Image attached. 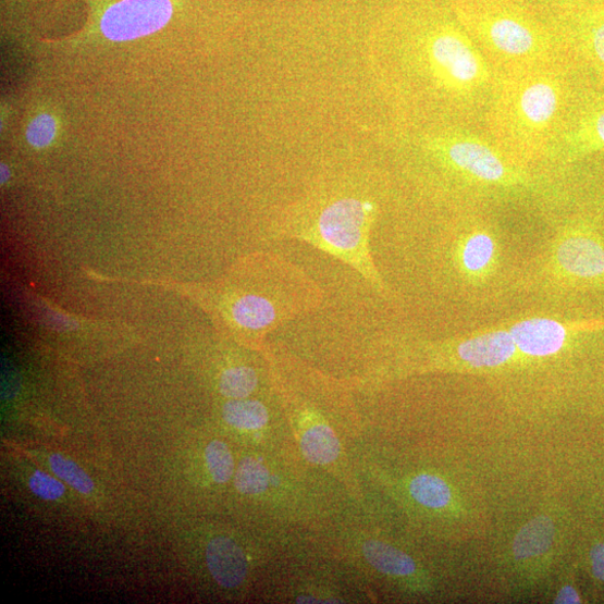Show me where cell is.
<instances>
[{
  "label": "cell",
  "mask_w": 604,
  "mask_h": 604,
  "mask_svg": "<svg viewBox=\"0 0 604 604\" xmlns=\"http://www.w3.org/2000/svg\"><path fill=\"white\" fill-rule=\"evenodd\" d=\"M57 135V123L50 114H39L29 124L26 133L28 143L36 148L48 147Z\"/></svg>",
  "instance_id": "21"
},
{
  "label": "cell",
  "mask_w": 604,
  "mask_h": 604,
  "mask_svg": "<svg viewBox=\"0 0 604 604\" xmlns=\"http://www.w3.org/2000/svg\"><path fill=\"white\" fill-rule=\"evenodd\" d=\"M555 528L551 518L539 516L522 527L514 540L516 559H528L545 553L554 541Z\"/></svg>",
  "instance_id": "14"
},
{
  "label": "cell",
  "mask_w": 604,
  "mask_h": 604,
  "mask_svg": "<svg viewBox=\"0 0 604 604\" xmlns=\"http://www.w3.org/2000/svg\"><path fill=\"white\" fill-rule=\"evenodd\" d=\"M207 562L214 580L225 589H234L248 577V559L238 544L220 537L213 539L207 548Z\"/></svg>",
  "instance_id": "10"
},
{
  "label": "cell",
  "mask_w": 604,
  "mask_h": 604,
  "mask_svg": "<svg viewBox=\"0 0 604 604\" xmlns=\"http://www.w3.org/2000/svg\"><path fill=\"white\" fill-rule=\"evenodd\" d=\"M542 218L547 232L523 262L518 303L604 297V200L583 197L568 173Z\"/></svg>",
  "instance_id": "3"
},
{
  "label": "cell",
  "mask_w": 604,
  "mask_h": 604,
  "mask_svg": "<svg viewBox=\"0 0 604 604\" xmlns=\"http://www.w3.org/2000/svg\"><path fill=\"white\" fill-rule=\"evenodd\" d=\"M258 385L259 375L248 366L227 368L219 380V391L229 399L247 398L258 389Z\"/></svg>",
  "instance_id": "17"
},
{
  "label": "cell",
  "mask_w": 604,
  "mask_h": 604,
  "mask_svg": "<svg viewBox=\"0 0 604 604\" xmlns=\"http://www.w3.org/2000/svg\"><path fill=\"white\" fill-rule=\"evenodd\" d=\"M395 153L435 208H531L542 214L562 186L560 176L514 163L481 125L405 124Z\"/></svg>",
  "instance_id": "2"
},
{
  "label": "cell",
  "mask_w": 604,
  "mask_h": 604,
  "mask_svg": "<svg viewBox=\"0 0 604 604\" xmlns=\"http://www.w3.org/2000/svg\"><path fill=\"white\" fill-rule=\"evenodd\" d=\"M559 60L582 84L604 93V5L544 15Z\"/></svg>",
  "instance_id": "8"
},
{
  "label": "cell",
  "mask_w": 604,
  "mask_h": 604,
  "mask_svg": "<svg viewBox=\"0 0 604 604\" xmlns=\"http://www.w3.org/2000/svg\"><path fill=\"white\" fill-rule=\"evenodd\" d=\"M224 421L238 430L256 431L269 422V411L262 402L250 398L230 399L223 407Z\"/></svg>",
  "instance_id": "15"
},
{
  "label": "cell",
  "mask_w": 604,
  "mask_h": 604,
  "mask_svg": "<svg viewBox=\"0 0 604 604\" xmlns=\"http://www.w3.org/2000/svg\"><path fill=\"white\" fill-rule=\"evenodd\" d=\"M170 0H123L103 15L101 30L114 42H125L163 28L171 20Z\"/></svg>",
  "instance_id": "9"
},
{
  "label": "cell",
  "mask_w": 604,
  "mask_h": 604,
  "mask_svg": "<svg viewBox=\"0 0 604 604\" xmlns=\"http://www.w3.org/2000/svg\"><path fill=\"white\" fill-rule=\"evenodd\" d=\"M362 553L379 572L394 578H409L417 574L414 558L405 552L381 541L371 540L362 545Z\"/></svg>",
  "instance_id": "13"
},
{
  "label": "cell",
  "mask_w": 604,
  "mask_h": 604,
  "mask_svg": "<svg viewBox=\"0 0 604 604\" xmlns=\"http://www.w3.org/2000/svg\"><path fill=\"white\" fill-rule=\"evenodd\" d=\"M543 15L604 5V0H528Z\"/></svg>",
  "instance_id": "23"
},
{
  "label": "cell",
  "mask_w": 604,
  "mask_h": 604,
  "mask_svg": "<svg viewBox=\"0 0 604 604\" xmlns=\"http://www.w3.org/2000/svg\"><path fill=\"white\" fill-rule=\"evenodd\" d=\"M412 498L420 505L431 509H443L453 502V492L447 481L439 476L421 473L409 483Z\"/></svg>",
  "instance_id": "16"
},
{
  "label": "cell",
  "mask_w": 604,
  "mask_h": 604,
  "mask_svg": "<svg viewBox=\"0 0 604 604\" xmlns=\"http://www.w3.org/2000/svg\"><path fill=\"white\" fill-rule=\"evenodd\" d=\"M50 465L54 474L79 494L89 495L94 492L95 483L93 479L74 461L61 455H52Z\"/></svg>",
  "instance_id": "19"
},
{
  "label": "cell",
  "mask_w": 604,
  "mask_h": 604,
  "mask_svg": "<svg viewBox=\"0 0 604 604\" xmlns=\"http://www.w3.org/2000/svg\"><path fill=\"white\" fill-rule=\"evenodd\" d=\"M300 447L311 464L326 466L341 453L340 440L333 429L319 415L306 411L301 417Z\"/></svg>",
  "instance_id": "11"
},
{
  "label": "cell",
  "mask_w": 604,
  "mask_h": 604,
  "mask_svg": "<svg viewBox=\"0 0 604 604\" xmlns=\"http://www.w3.org/2000/svg\"><path fill=\"white\" fill-rule=\"evenodd\" d=\"M232 317L242 329L262 331L274 326L280 320L281 306L276 300L259 295H247L232 306Z\"/></svg>",
  "instance_id": "12"
},
{
  "label": "cell",
  "mask_w": 604,
  "mask_h": 604,
  "mask_svg": "<svg viewBox=\"0 0 604 604\" xmlns=\"http://www.w3.org/2000/svg\"><path fill=\"white\" fill-rule=\"evenodd\" d=\"M591 559L594 576L604 580V545H597L592 550Z\"/></svg>",
  "instance_id": "24"
},
{
  "label": "cell",
  "mask_w": 604,
  "mask_h": 604,
  "mask_svg": "<svg viewBox=\"0 0 604 604\" xmlns=\"http://www.w3.org/2000/svg\"><path fill=\"white\" fill-rule=\"evenodd\" d=\"M29 489L34 495L45 501H58L65 493L63 483L44 471H35L30 476Z\"/></svg>",
  "instance_id": "22"
},
{
  "label": "cell",
  "mask_w": 604,
  "mask_h": 604,
  "mask_svg": "<svg viewBox=\"0 0 604 604\" xmlns=\"http://www.w3.org/2000/svg\"><path fill=\"white\" fill-rule=\"evenodd\" d=\"M9 177H10L9 169L5 165H3L2 167V183L4 184L9 180Z\"/></svg>",
  "instance_id": "26"
},
{
  "label": "cell",
  "mask_w": 604,
  "mask_h": 604,
  "mask_svg": "<svg viewBox=\"0 0 604 604\" xmlns=\"http://www.w3.org/2000/svg\"><path fill=\"white\" fill-rule=\"evenodd\" d=\"M208 469L217 483H226L234 474V460L226 443L213 440L206 451Z\"/></svg>",
  "instance_id": "20"
},
{
  "label": "cell",
  "mask_w": 604,
  "mask_h": 604,
  "mask_svg": "<svg viewBox=\"0 0 604 604\" xmlns=\"http://www.w3.org/2000/svg\"><path fill=\"white\" fill-rule=\"evenodd\" d=\"M378 208L371 200L347 197L332 201L315 221L297 231L313 247L347 263L380 293L386 294L370 252V233Z\"/></svg>",
  "instance_id": "6"
},
{
  "label": "cell",
  "mask_w": 604,
  "mask_h": 604,
  "mask_svg": "<svg viewBox=\"0 0 604 604\" xmlns=\"http://www.w3.org/2000/svg\"><path fill=\"white\" fill-rule=\"evenodd\" d=\"M581 86L560 60L500 75L483 126L514 163L543 171L548 147Z\"/></svg>",
  "instance_id": "4"
},
{
  "label": "cell",
  "mask_w": 604,
  "mask_h": 604,
  "mask_svg": "<svg viewBox=\"0 0 604 604\" xmlns=\"http://www.w3.org/2000/svg\"><path fill=\"white\" fill-rule=\"evenodd\" d=\"M599 153H604V93L582 84L542 169L560 176Z\"/></svg>",
  "instance_id": "7"
},
{
  "label": "cell",
  "mask_w": 604,
  "mask_h": 604,
  "mask_svg": "<svg viewBox=\"0 0 604 604\" xmlns=\"http://www.w3.org/2000/svg\"><path fill=\"white\" fill-rule=\"evenodd\" d=\"M555 603H580V596L577 591L568 585L564 587L555 597Z\"/></svg>",
  "instance_id": "25"
},
{
  "label": "cell",
  "mask_w": 604,
  "mask_h": 604,
  "mask_svg": "<svg viewBox=\"0 0 604 604\" xmlns=\"http://www.w3.org/2000/svg\"><path fill=\"white\" fill-rule=\"evenodd\" d=\"M387 93L405 124L481 125L500 74L447 0H399L381 28Z\"/></svg>",
  "instance_id": "1"
},
{
  "label": "cell",
  "mask_w": 604,
  "mask_h": 604,
  "mask_svg": "<svg viewBox=\"0 0 604 604\" xmlns=\"http://www.w3.org/2000/svg\"><path fill=\"white\" fill-rule=\"evenodd\" d=\"M270 479L267 466L255 458H246L239 463L234 482L241 494L257 496L268 490Z\"/></svg>",
  "instance_id": "18"
},
{
  "label": "cell",
  "mask_w": 604,
  "mask_h": 604,
  "mask_svg": "<svg viewBox=\"0 0 604 604\" xmlns=\"http://www.w3.org/2000/svg\"><path fill=\"white\" fill-rule=\"evenodd\" d=\"M478 51L500 74L559 60L546 17L528 0H447Z\"/></svg>",
  "instance_id": "5"
}]
</instances>
